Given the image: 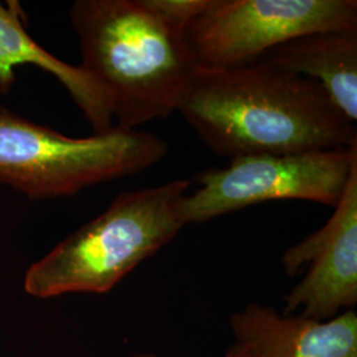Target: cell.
Instances as JSON below:
<instances>
[{"instance_id": "10", "label": "cell", "mask_w": 357, "mask_h": 357, "mask_svg": "<svg viewBox=\"0 0 357 357\" xmlns=\"http://www.w3.org/2000/svg\"><path fill=\"white\" fill-rule=\"evenodd\" d=\"M259 60L314 79L345 118L356 123L357 33H308L271 48Z\"/></svg>"}, {"instance_id": "1", "label": "cell", "mask_w": 357, "mask_h": 357, "mask_svg": "<svg viewBox=\"0 0 357 357\" xmlns=\"http://www.w3.org/2000/svg\"><path fill=\"white\" fill-rule=\"evenodd\" d=\"M178 113L218 156L349 149L355 123L314 79L258 60L192 73Z\"/></svg>"}, {"instance_id": "4", "label": "cell", "mask_w": 357, "mask_h": 357, "mask_svg": "<svg viewBox=\"0 0 357 357\" xmlns=\"http://www.w3.org/2000/svg\"><path fill=\"white\" fill-rule=\"evenodd\" d=\"M168 153L158 135L114 126L70 138L0 106V184L32 200L70 196L155 166Z\"/></svg>"}, {"instance_id": "3", "label": "cell", "mask_w": 357, "mask_h": 357, "mask_svg": "<svg viewBox=\"0 0 357 357\" xmlns=\"http://www.w3.org/2000/svg\"><path fill=\"white\" fill-rule=\"evenodd\" d=\"M190 178L119 193L100 216L66 237L26 270L28 295L106 294L184 228L178 215Z\"/></svg>"}, {"instance_id": "7", "label": "cell", "mask_w": 357, "mask_h": 357, "mask_svg": "<svg viewBox=\"0 0 357 357\" xmlns=\"http://www.w3.org/2000/svg\"><path fill=\"white\" fill-rule=\"evenodd\" d=\"M290 277L307 268L303 280L283 296V314L328 320L357 303V163L344 193L324 227L282 257Z\"/></svg>"}, {"instance_id": "5", "label": "cell", "mask_w": 357, "mask_h": 357, "mask_svg": "<svg viewBox=\"0 0 357 357\" xmlns=\"http://www.w3.org/2000/svg\"><path fill=\"white\" fill-rule=\"evenodd\" d=\"M357 163V144L349 149L231 159L224 168L196 176L199 187L180 200L183 225L200 224L273 200H305L335 208Z\"/></svg>"}, {"instance_id": "11", "label": "cell", "mask_w": 357, "mask_h": 357, "mask_svg": "<svg viewBox=\"0 0 357 357\" xmlns=\"http://www.w3.org/2000/svg\"><path fill=\"white\" fill-rule=\"evenodd\" d=\"M149 1L153 10L166 22L184 31L209 4V0H149Z\"/></svg>"}, {"instance_id": "8", "label": "cell", "mask_w": 357, "mask_h": 357, "mask_svg": "<svg viewBox=\"0 0 357 357\" xmlns=\"http://www.w3.org/2000/svg\"><path fill=\"white\" fill-rule=\"evenodd\" d=\"M229 324L234 344L250 357H357V315L352 310L317 320L250 303L234 312Z\"/></svg>"}, {"instance_id": "2", "label": "cell", "mask_w": 357, "mask_h": 357, "mask_svg": "<svg viewBox=\"0 0 357 357\" xmlns=\"http://www.w3.org/2000/svg\"><path fill=\"white\" fill-rule=\"evenodd\" d=\"M70 22L81 68L109 96L116 126H137L178 112L196 69L184 29L149 0H77Z\"/></svg>"}, {"instance_id": "6", "label": "cell", "mask_w": 357, "mask_h": 357, "mask_svg": "<svg viewBox=\"0 0 357 357\" xmlns=\"http://www.w3.org/2000/svg\"><path fill=\"white\" fill-rule=\"evenodd\" d=\"M318 32L357 33L356 0H209L185 29L195 64L222 69Z\"/></svg>"}, {"instance_id": "9", "label": "cell", "mask_w": 357, "mask_h": 357, "mask_svg": "<svg viewBox=\"0 0 357 357\" xmlns=\"http://www.w3.org/2000/svg\"><path fill=\"white\" fill-rule=\"evenodd\" d=\"M23 19L19 1L0 3V93L13 89L17 65H36L64 85L94 134L114 128L110 100L102 86L84 68L64 63L43 48L28 33Z\"/></svg>"}, {"instance_id": "12", "label": "cell", "mask_w": 357, "mask_h": 357, "mask_svg": "<svg viewBox=\"0 0 357 357\" xmlns=\"http://www.w3.org/2000/svg\"><path fill=\"white\" fill-rule=\"evenodd\" d=\"M130 357H159L153 354H138V355H132ZM224 357H250L248 355V352L241 348L240 345L233 344L228 349V352L224 355Z\"/></svg>"}]
</instances>
